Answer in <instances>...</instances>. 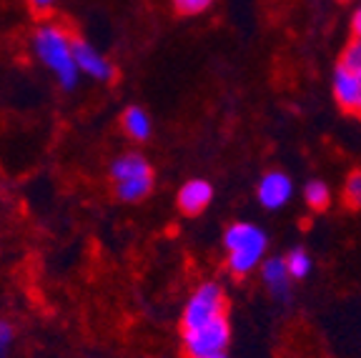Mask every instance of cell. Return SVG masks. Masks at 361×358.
I'll use <instances>...</instances> for the list:
<instances>
[{
  "label": "cell",
  "mask_w": 361,
  "mask_h": 358,
  "mask_svg": "<svg viewBox=\"0 0 361 358\" xmlns=\"http://www.w3.org/2000/svg\"><path fill=\"white\" fill-rule=\"evenodd\" d=\"M33 51L38 61L58 78L63 88H75L78 83V68L73 61V38L53 23H45L33 35Z\"/></svg>",
  "instance_id": "obj_1"
},
{
  "label": "cell",
  "mask_w": 361,
  "mask_h": 358,
  "mask_svg": "<svg viewBox=\"0 0 361 358\" xmlns=\"http://www.w3.org/2000/svg\"><path fill=\"white\" fill-rule=\"evenodd\" d=\"M269 238L254 223H231L224 233V248L228 253V271L233 276H248L254 268H259L266 256Z\"/></svg>",
  "instance_id": "obj_2"
},
{
  "label": "cell",
  "mask_w": 361,
  "mask_h": 358,
  "mask_svg": "<svg viewBox=\"0 0 361 358\" xmlns=\"http://www.w3.org/2000/svg\"><path fill=\"white\" fill-rule=\"evenodd\" d=\"M111 180L116 185V196L123 203H138L153 190L151 163L141 153H121L111 163Z\"/></svg>",
  "instance_id": "obj_3"
},
{
  "label": "cell",
  "mask_w": 361,
  "mask_h": 358,
  "mask_svg": "<svg viewBox=\"0 0 361 358\" xmlns=\"http://www.w3.org/2000/svg\"><path fill=\"white\" fill-rule=\"evenodd\" d=\"M183 333V353L186 358H211L216 353H226V346L231 341V323L226 316L209 321Z\"/></svg>",
  "instance_id": "obj_4"
},
{
  "label": "cell",
  "mask_w": 361,
  "mask_h": 358,
  "mask_svg": "<svg viewBox=\"0 0 361 358\" xmlns=\"http://www.w3.org/2000/svg\"><path fill=\"white\" fill-rule=\"evenodd\" d=\"M226 316V293L219 283H201L183 306L180 331H191L209 321Z\"/></svg>",
  "instance_id": "obj_5"
},
{
  "label": "cell",
  "mask_w": 361,
  "mask_h": 358,
  "mask_svg": "<svg viewBox=\"0 0 361 358\" xmlns=\"http://www.w3.org/2000/svg\"><path fill=\"white\" fill-rule=\"evenodd\" d=\"M73 61L78 73H85L88 78L98 80V83H111L116 78L113 63L106 56H101L90 43H85V40H73Z\"/></svg>",
  "instance_id": "obj_6"
},
{
  "label": "cell",
  "mask_w": 361,
  "mask_h": 358,
  "mask_svg": "<svg viewBox=\"0 0 361 358\" xmlns=\"http://www.w3.org/2000/svg\"><path fill=\"white\" fill-rule=\"evenodd\" d=\"M256 196H259V203L269 211H279L283 208L293 196V183L286 173L281 171H269V173L261 175L259 188H256Z\"/></svg>",
  "instance_id": "obj_7"
},
{
  "label": "cell",
  "mask_w": 361,
  "mask_h": 358,
  "mask_svg": "<svg viewBox=\"0 0 361 358\" xmlns=\"http://www.w3.org/2000/svg\"><path fill=\"white\" fill-rule=\"evenodd\" d=\"M334 98L346 113L361 118V73L336 68L334 70Z\"/></svg>",
  "instance_id": "obj_8"
},
{
  "label": "cell",
  "mask_w": 361,
  "mask_h": 358,
  "mask_svg": "<svg viewBox=\"0 0 361 358\" xmlns=\"http://www.w3.org/2000/svg\"><path fill=\"white\" fill-rule=\"evenodd\" d=\"M214 201V185L203 178H193L180 185L178 190V211L183 216H198Z\"/></svg>",
  "instance_id": "obj_9"
},
{
  "label": "cell",
  "mask_w": 361,
  "mask_h": 358,
  "mask_svg": "<svg viewBox=\"0 0 361 358\" xmlns=\"http://www.w3.org/2000/svg\"><path fill=\"white\" fill-rule=\"evenodd\" d=\"M261 278H264L266 291L274 298H288V293H291V276H288L281 256L261 261Z\"/></svg>",
  "instance_id": "obj_10"
},
{
  "label": "cell",
  "mask_w": 361,
  "mask_h": 358,
  "mask_svg": "<svg viewBox=\"0 0 361 358\" xmlns=\"http://www.w3.org/2000/svg\"><path fill=\"white\" fill-rule=\"evenodd\" d=\"M121 121H123V130L130 140H148L151 138V130H153L151 116H148L143 108H138V106L126 108V113H123Z\"/></svg>",
  "instance_id": "obj_11"
},
{
  "label": "cell",
  "mask_w": 361,
  "mask_h": 358,
  "mask_svg": "<svg viewBox=\"0 0 361 358\" xmlns=\"http://www.w3.org/2000/svg\"><path fill=\"white\" fill-rule=\"evenodd\" d=\"M283 264H286V271L291 276V280H301L311 273L314 264H311V256L304 251V248H293L286 258H283Z\"/></svg>",
  "instance_id": "obj_12"
},
{
  "label": "cell",
  "mask_w": 361,
  "mask_h": 358,
  "mask_svg": "<svg viewBox=\"0 0 361 358\" xmlns=\"http://www.w3.org/2000/svg\"><path fill=\"white\" fill-rule=\"evenodd\" d=\"M304 198L314 211H326L329 201H331V193H329V185L324 180H311L304 188Z\"/></svg>",
  "instance_id": "obj_13"
},
{
  "label": "cell",
  "mask_w": 361,
  "mask_h": 358,
  "mask_svg": "<svg viewBox=\"0 0 361 358\" xmlns=\"http://www.w3.org/2000/svg\"><path fill=\"white\" fill-rule=\"evenodd\" d=\"M338 68L361 73V35H356V38L344 48V53H341V58H338Z\"/></svg>",
  "instance_id": "obj_14"
},
{
  "label": "cell",
  "mask_w": 361,
  "mask_h": 358,
  "mask_svg": "<svg viewBox=\"0 0 361 358\" xmlns=\"http://www.w3.org/2000/svg\"><path fill=\"white\" fill-rule=\"evenodd\" d=\"M344 201L349 203L351 208H361V171H356V173H351L349 178H346Z\"/></svg>",
  "instance_id": "obj_15"
},
{
  "label": "cell",
  "mask_w": 361,
  "mask_h": 358,
  "mask_svg": "<svg viewBox=\"0 0 361 358\" xmlns=\"http://www.w3.org/2000/svg\"><path fill=\"white\" fill-rule=\"evenodd\" d=\"M214 0H173V8L180 16H201L211 8Z\"/></svg>",
  "instance_id": "obj_16"
},
{
  "label": "cell",
  "mask_w": 361,
  "mask_h": 358,
  "mask_svg": "<svg viewBox=\"0 0 361 358\" xmlns=\"http://www.w3.org/2000/svg\"><path fill=\"white\" fill-rule=\"evenodd\" d=\"M13 343H16V328L11 321L0 319V358H6L11 353Z\"/></svg>",
  "instance_id": "obj_17"
},
{
  "label": "cell",
  "mask_w": 361,
  "mask_h": 358,
  "mask_svg": "<svg viewBox=\"0 0 361 358\" xmlns=\"http://www.w3.org/2000/svg\"><path fill=\"white\" fill-rule=\"evenodd\" d=\"M53 3H56V0H30V6H33L35 11H51Z\"/></svg>",
  "instance_id": "obj_18"
},
{
  "label": "cell",
  "mask_w": 361,
  "mask_h": 358,
  "mask_svg": "<svg viewBox=\"0 0 361 358\" xmlns=\"http://www.w3.org/2000/svg\"><path fill=\"white\" fill-rule=\"evenodd\" d=\"M354 33H356V35H361V8L354 13Z\"/></svg>",
  "instance_id": "obj_19"
},
{
  "label": "cell",
  "mask_w": 361,
  "mask_h": 358,
  "mask_svg": "<svg viewBox=\"0 0 361 358\" xmlns=\"http://www.w3.org/2000/svg\"><path fill=\"white\" fill-rule=\"evenodd\" d=\"M211 358H228L226 353H216V356H211Z\"/></svg>",
  "instance_id": "obj_20"
}]
</instances>
